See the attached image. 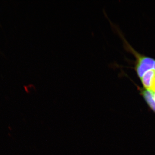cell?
<instances>
[{"mask_svg": "<svg viewBox=\"0 0 155 155\" xmlns=\"http://www.w3.org/2000/svg\"><path fill=\"white\" fill-rule=\"evenodd\" d=\"M155 61L153 59L145 57L139 58L136 70L139 77L141 78L143 75L154 67Z\"/></svg>", "mask_w": 155, "mask_h": 155, "instance_id": "cell-1", "label": "cell"}, {"mask_svg": "<svg viewBox=\"0 0 155 155\" xmlns=\"http://www.w3.org/2000/svg\"><path fill=\"white\" fill-rule=\"evenodd\" d=\"M141 78L146 89L150 90L155 82V70L151 69L147 71Z\"/></svg>", "mask_w": 155, "mask_h": 155, "instance_id": "cell-2", "label": "cell"}, {"mask_svg": "<svg viewBox=\"0 0 155 155\" xmlns=\"http://www.w3.org/2000/svg\"><path fill=\"white\" fill-rule=\"evenodd\" d=\"M142 93L149 105L155 112V101L152 91L149 89H145L143 91Z\"/></svg>", "mask_w": 155, "mask_h": 155, "instance_id": "cell-3", "label": "cell"}, {"mask_svg": "<svg viewBox=\"0 0 155 155\" xmlns=\"http://www.w3.org/2000/svg\"><path fill=\"white\" fill-rule=\"evenodd\" d=\"M150 90H151L152 91L153 95L155 101V82H154V83L151 89Z\"/></svg>", "mask_w": 155, "mask_h": 155, "instance_id": "cell-4", "label": "cell"}, {"mask_svg": "<svg viewBox=\"0 0 155 155\" xmlns=\"http://www.w3.org/2000/svg\"><path fill=\"white\" fill-rule=\"evenodd\" d=\"M154 70H155V64H154Z\"/></svg>", "mask_w": 155, "mask_h": 155, "instance_id": "cell-5", "label": "cell"}]
</instances>
